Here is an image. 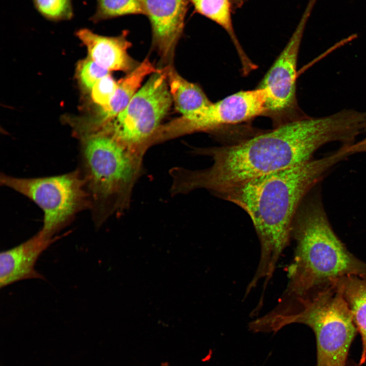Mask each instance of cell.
Wrapping results in <instances>:
<instances>
[{
	"instance_id": "obj_3",
	"label": "cell",
	"mask_w": 366,
	"mask_h": 366,
	"mask_svg": "<svg viewBox=\"0 0 366 366\" xmlns=\"http://www.w3.org/2000/svg\"><path fill=\"white\" fill-rule=\"evenodd\" d=\"M311 192L293 220L294 253L288 268L285 289L271 310L276 314L313 298L340 278L366 276V263L351 254L336 235L320 196Z\"/></svg>"
},
{
	"instance_id": "obj_4",
	"label": "cell",
	"mask_w": 366,
	"mask_h": 366,
	"mask_svg": "<svg viewBox=\"0 0 366 366\" xmlns=\"http://www.w3.org/2000/svg\"><path fill=\"white\" fill-rule=\"evenodd\" d=\"M144 155L105 133L80 138L77 169L89 196L97 229L129 207L133 190L143 171Z\"/></svg>"
},
{
	"instance_id": "obj_21",
	"label": "cell",
	"mask_w": 366,
	"mask_h": 366,
	"mask_svg": "<svg viewBox=\"0 0 366 366\" xmlns=\"http://www.w3.org/2000/svg\"><path fill=\"white\" fill-rule=\"evenodd\" d=\"M364 133L365 136L361 140L356 142L358 153L366 152V129Z\"/></svg>"
},
{
	"instance_id": "obj_17",
	"label": "cell",
	"mask_w": 366,
	"mask_h": 366,
	"mask_svg": "<svg viewBox=\"0 0 366 366\" xmlns=\"http://www.w3.org/2000/svg\"><path fill=\"white\" fill-rule=\"evenodd\" d=\"M130 14L146 15L143 0H97L95 22Z\"/></svg>"
},
{
	"instance_id": "obj_1",
	"label": "cell",
	"mask_w": 366,
	"mask_h": 366,
	"mask_svg": "<svg viewBox=\"0 0 366 366\" xmlns=\"http://www.w3.org/2000/svg\"><path fill=\"white\" fill-rule=\"evenodd\" d=\"M347 115L340 111L320 117L292 121L234 144L194 148V155L210 157L207 168L191 170L176 167L172 188L178 194L197 189L212 194L253 178L312 159L326 143L347 142L351 135Z\"/></svg>"
},
{
	"instance_id": "obj_10",
	"label": "cell",
	"mask_w": 366,
	"mask_h": 366,
	"mask_svg": "<svg viewBox=\"0 0 366 366\" xmlns=\"http://www.w3.org/2000/svg\"><path fill=\"white\" fill-rule=\"evenodd\" d=\"M188 0H143L150 22L152 45L161 62L171 65L177 43L182 34Z\"/></svg>"
},
{
	"instance_id": "obj_13",
	"label": "cell",
	"mask_w": 366,
	"mask_h": 366,
	"mask_svg": "<svg viewBox=\"0 0 366 366\" xmlns=\"http://www.w3.org/2000/svg\"><path fill=\"white\" fill-rule=\"evenodd\" d=\"M146 57L132 71L117 81V86L107 105L101 107L100 118L92 133L101 131L108 125L127 106L147 75L159 71Z\"/></svg>"
},
{
	"instance_id": "obj_20",
	"label": "cell",
	"mask_w": 366,
	"mask_h": 366,
	"mask_svg": "<svg viewBox=\"0 0 366 366\" xmlns=\"http://www.w3.org/2000/svg\"><path fill=\"white\" fill-rule=\"evenodd\" d=\"M117 86V82L108 74L100 79L92 89V98L94 102L101 106L108 104Z\"/></svg>"
},
{
	"instance_id": "obj_11",
	"label": "cell",
	"mask_w": 366,
	"mask_h": 366,
	"mask_svg": "<svg viewBox=\"0 0 366 366\" xmlns=\"http://www.w3.org/2000/svg\"><path fill=\"white\" fill-rule=\"evenodd\" d=\"M66 235L65 233L61 236L56 235L53 238H47L40 230L20 245L1 252V288L23 280H45L44 277L35 270V264L43 252Z\"/></svg>"
},
{
	"instance_id": "obj_2",
	"label": "cell",
	"mask_w": 366,
	"mask_h": 366,
	"mask_svg": "<svg viewBox=\"0 0 366 366\" xmlns=\"http://www.w3.org/2000/svg\"><path fill=\"white\" fill-rule=\"evenodd\" d=\"M352 155V146L344 144L321 158L253 178L215 194L241 207L253 222L260 255L247 286L249 290L263 281L265 291L291 239L293 220L302 201L330 169Z\"/></svg>"
},
{
	"instance_id": "obj_12",
	"label": "cell",
	"mask_w": 366,
	"mask_h": 366,
	"mask_svg": "<svg viewBox=\"0 0 366 366\" xmlns=\"http://www.w3.org/2000/svg\"><path fill=\"white\" fill-rule=\"evenodd\" d=\"M125 30L116 37H107L95 34L87 28L76 32L77 37L86 47L89 56L104 69L129 73L139 64L128 54L131 43Z\"/></svg>"
},
{
	"instance_id": "obj_6",
	"label": "cell",
	"mask_w": 366,
	"mask_h": 366,
	"mask_svg": "<svg viewBox=\"0 0 366 366\" xmlns=\"http://www.w3.org/2000/svg\"><path fill=\"white\" fill-rule=\"evenodd\" d=\"M0 184L26 197L42 209L40 230L47 238L55 237L78 214L90 208L89 195L77 168L63 174L40 177L1 173Z\"/></svg>"
},
{
	"instance_id": "obj_14",
	"label": "cell",
	"mask_w": 366,
	"mask_h": 366,
	"mask_svg": "<svg viewBox=\"0 0 366 366\" xmlns=\"http://www.w3.org/2000/svg\"><path fill=\"white\" fill-rule=\"evenodd\" d=\"M171 65L165 67L170 93L178 112L191 115L212 103L199 86L184 79Z\"/></svg>"
},
{
	"instance_id": "obj_5",
	"label": "cell",
	"mask_w": 366,
	"mask_h": 366,
	"mask_svg": "<svg viewBox=\"0 0 366 366\" xmlns=\"http://www.w3.org/2000/svg\"><path fill=\"white\" fill-rule=\"evenodd\" d=\"M293 323L305 324L314 331L316 366H346L357 328L351 310L336 283L298 303L278 322L276 331Z\"/></svg>"
},
{
	"instance_id": "obj_18",
	"label": "cell",
	"mask_w": 366,
	"mask_h": 366,
	"mask_svg": "<svg viewBox=\"0 0 366 366\" xmlns=\"http://www.w3.org/2000/svg\"><path fill=\"white\" fill-rule=\"evenodd\" d=\"M37 11L53 21L68 20L73 16L71 0H34Z\"/></svg>"
},
{
	"instance_id": "obj_19",
	"label": "cell",
	"mask_w": 366,
	"mask_h": 366,
	"mask_svg": "<svg viewBox=\"0 0 366 366\" xmlns=\"http://www.w3.org/2000/svg\"><path fill=\"white\" fill-rule=\"evenodd\" d=\"M77 69L79 81L88 90H92L100 79L109 74L108 70L100 66L89 57L80 61Z\"/></svg>"
},
{
	"instance_id": "obj_22",
	"label": "cell",
	"mask_w": 366,
	"mask_h": 366,
	"mask_svg": "<svg viewBox=\"0 0 366 366\" xmlns=\"http://www.w3.org/2000/svg\"><path fill=\"white\" fill-rule=\"evenodd\" d=\"M233 9L240 8L247 0H231Z\"/></svg>"
},
{
	"instance_id": "obj_8",
	"label": "cell",
	"mask_w": 366,
	"mask_h": 366,
	"mask_svg": "<svg viewBox=\"0 0 366 366\" xmlns=\"http://www.w3.org/2000/svg\"><path fill=\"white\" fill-rule=\"evenodd\" d=\"M266 91L256 88L228 96L199 111L162 124L154 136L159 144L185 135L212 132L224 126L248 122L265 112Z\"/></svg>"
},
{
	"instance_id": "obj_16",
	"label": "cell",
	"mask_w": 366,
	"mask_h": 366,
	"mask_svg": "<svg viewBox=\"0 0 366 366\" xmlns=\"http://www.w3.org/2000/svg\"><path fill=\"white\" fill-rule=\"evenodd\" d=\"M352 313L354 322L361 335L362 351L359 364L366 360V276L349 275L335 281Z\"/></svg>"
},
{
	"instance_id": "obj_15",
	"label": "cell",
	"mask_w": 366,
	"mask_h": 366,
	"mask_svg": "<svg viewBox=\"0 0 366 366\" xmlns=\"http://www.w3.org/2000/svg\"><path fill=\"white\" fill-rule=\"evenodd\" d=\"M196 12L221 26L229 35L239 57L242 73L248 75L257 68L246 55L235 35L233 26L231 0H188Z\"/></svg>"
},
{
	"instance_id": "obj_9",
	"label": "cell",
	"mask_w": 366,
	"mask_h": 366,
	"mask_svg": "<svg viewBox=\"0 0 366 366\" xmlns=\"http://www.w3.org/2000/svg\"><path fill=\"white\" fill-rule=\"evenodd\" d=\"M317 1L309 0L288 43L257 87L266 91L264 116L271 119L274 128L308 116L297 103V64L303 32Z\"/></svg>"
},
{
	"instance_id": "obj_23",
	"label": "cell",
	"mask_w": 366,
	"mask_h": 366,
	"mask_svg": "<svg viewBox=\"0 0 366 366\" xmlns=\"http://www.w3.org/2000/svg\"><path fill=\"white\" fill-rule=\"evenodd\" d=\"M162 366H170V365L168 363H163L162 364Z\"/></svg>"
},
{
	"instance_id": "obj_7",
	"label": "cell",
	"mask_w": 366,
	"mask_h": 366,
	"mask_svg": "<svg viewBox=\"0 0 366 366\" xmlns=\"http://www.w3.org/2000/svg\"><path fill=\"white\" fill-rule=\"evenodd\" d=\"M172 103L164 67L151 74L126 108L101 132L144 155Z\"/></svg>"
}]
</instances>
